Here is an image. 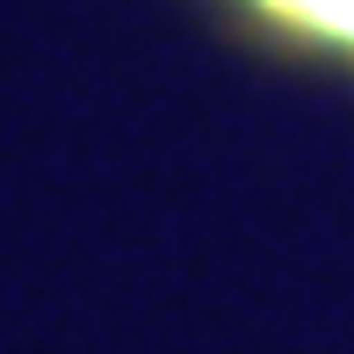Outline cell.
I'll return each instance as SVG.
<instances>
[{"instance_id":"cell-1","label":"cell","mask_w":354,"mask_h":354,"mask_svg":"<svg viewBox=\"0 0 354 354\" xmlns=\"http://www.w3.org/2000/svg\"><path fill=\"white\" fill-rule=\"evenodd\" d=\"M239 8L297 51H326L354 66V0H239Z\"/></svg>"}]
</instances>
